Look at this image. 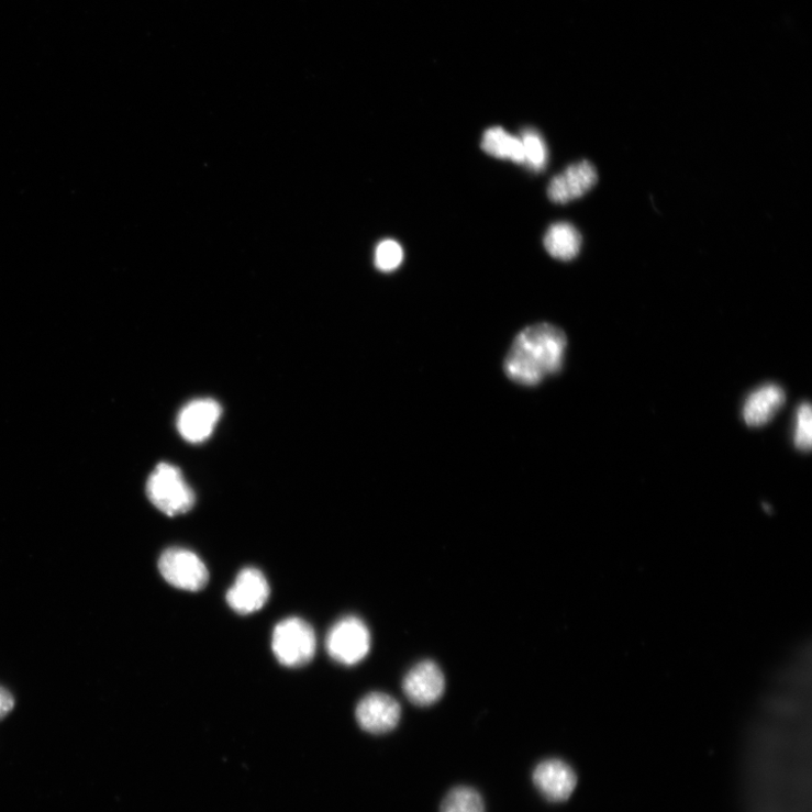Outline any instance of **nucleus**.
I'll list each match as a JSON object with an SVG mask.
<instances>
[{
  "label": "nucleus",
  "mask_w": 812,
  "mask_h": 812,
  "mask_svg": "<svg viewBox=\"0 0 812 812\" xmlns=\"http://www.w3.org/2000/svg\"><path fill=\"white\" fill-rule=\"evenodd\" d=\"M567 346V336L559 327L546 323L529 326L516 336L505 357V375L524 387H535L561 370Z\"/></svg>",
  "instance_id": "obj_1"
},
{
  "label": "nucleus",
  "mask_w": 812,
  "mask_h": 812,
  "mask_svg": "<svg viewBox=\"0 0 812 812\" xmlns=\"http://www.w3.org/2000/svg\"><path fill=\"white\" fill-rule=\"evenodd\" d=\"M146 493L151 502L169 518L186 514L196 502V496L180 469L167 463L154 469Z\"/></svg>",
  "instance_id": "obj_2"
},
{
  "label": "nucleus",
  "mask_w": 812,
  "mask_h": 812,
  "mask_svg": "<svg viewBox=\"0 0 812 812\" xmlns=\"http://www.w3.org/2000/svg\"><path fill=\"white\" fill-rule=\"evenodd\" d=\"M15 707L13 694L5 688L0 687V720L8 716Z\"/></svg>",
  "instance_id": "obj_19"
},
{
  "label": "nucleus",
  "mask_w": 812,
  "mask_h": 812,
  "mask_svg": "<svg viewBox=\"0 0 812 812\" xmlns=\"http://www.w3.org/2000/svg\"><path fill=\"white\" fill-rule=\"evenodd\" d=\"M533 781L538 791L549 801L569 799L577 786L574 769L561 759H547L535 768Z\"/></svg>",
  "instance_id": "obj_11"
},
{
  "label": "nucleus",
  "mask_w": 812,
  "mask_h": 812,
  "mask_svg": "<svg viewBox=\"0 0 812 812\" xmlns=\"http://www.w3.org/2000/svg\"><path fill=\"white\" fill-rule=\"evenodd\" d=\"M786 402V392L777 383H766L753 392L745 402L743 416L749 426H760L771 421Z\"/></svg>",
  "instance_id": "obj_12"
},
{
  "label": "nucleus",
  "mask_w": 812,
  "mask_h": 812,
  "mask_svg": "<svg viewBox=\"0 0 812 812\" xmlns=\"http://www.w3.org/2000/svg\"><path fill=\"white\" fill-rule=\"evenodd\" d=\"M221 415L222 407L215 400H194L187 404L178 416L179 434L189 443H202L215 431Z\"/></svg>",
  "instance_id": "obj_8"
},
{
  "label": "nucleus",
  "mask_w": 812,
  "mask_h": 812,
  "mask_svg": "<svg viewBox=\"0 0 812 812\" xmlns=\"http://www.w3.org/2000/svg\"><path fill=\"white\" fill-rule=\"evenodd\" d=\"M481 148L488 155L499 159H508L516 164H524V153L521 138L512 136L502 126H492L483 134Z\"/></svg>",
  "instance_id": "obj_14"
},
{
  "label": "nucleus",
  "mask_w": 812,
  "mask_h": 812,
  "mask_svg": "<svg viewBox=\"0 0 812 812\" xmlns=\"http://www.w3.org/2000/svg\"><path fill=\"white\" fill-rule=\"evenodd\" d=\"M403 691L415 705L435 704L445 691L444 674L435 663L422 661L407 674L403 680Z\"/></svg>",
  "instance_id": "obj_9"
},
{
  "label": "nucleus",
  "mask_w": 812,
  "mask_h": 812,
  "mask_svg": "<svg viewBox=\"0 0 812 812\" xmlns=\"http://www.w3.org/2000/svg\"><path fill=\"white\" fill-rule=\"evenodd\" d=\"M582 244L579 231L569 223L560 222L549 226L544 236V246L552 258L571 262L577 258Z\"/></svg>",
  "instance_id": "obj_13"
},
{
  "label": "nucleus",
  "mask_w": 812,
  "mask_h": 812,
  "mask_svg": "<svg viewBox=\"0 0 812 812\" xmlns=\"http://www.w3.org/2000/svg\"><path fill=\"white\" fill-rule=\"evenodd\" d=\"M158 570L170 586L186 591H200L209 580V572L202 560L196 553L182 547L164 550L158 560Z\"/></svg>",
  "instance_id": "obj_5"
},
{
  "label": "nucleus",
  "mask_w": 812,
  "mask_h": 812,
  "mask_svg": "<svg viewBox=\"0 0 812 812\" xmlns=\"http://www.w3.org/2000/svg\"><path fill=\"white\" fill-rule=\"evenodd\" d=\"M441 812H486L482 797L472 788L453 789L444 799Z\"/></svg>",
  "instance_id": "obj_16"
},
{
  "label": "nucleus",
  "mask_w": 812,
  "mask_h": 812,
  "mask_svg": "<svg viewBox=\"0 0 812 812\" xmlns=\"http://www.w3.org/2000/svg\"><path fill=\"white\" fill-rule=\"evenodd\" d=\"M270 587L265 575L255 568L243 569L226 594L229 605L238 614L260 611L269 600Z\"/></svg>",
  "instance_id": "obj_6"
},
{
  "label": "nucleus",
  "mask_w": 812,
  "mask_h": 812,
  "mask_svg": "<svg viewBox=\"0 0 812 812\" xmlns=\"http://www.w3.org/2000/svg\"><path fill=\"white\" fill-rule=\"evenodd\" d=\"M371 645L367 625L356 616H347L336 622L326 638V649L333 660L346 666L363 661Z\"/></svg>",
  "instance_id": "obj_4"
},
{
  "label": "nucleus",
  "mask_w": 812,
  "mask_h": 812,
  "mask_svg": "<svg viewBox=\"0 0 812 812\" xmlns=\"http://www.w3.org/2000/svg\"><path fill=\"white\" fill-rule=\"evenodd\" d=\"M356 719L363 731L374 735L387 734L397 728L401 707L388 694L371 693L359 702Z\"/></svg>",
  "instance_id": "obj_7"
},
{
  "label": "nucleus",
  "mask_w": 812,
  "mask_h": 812,
  "mask_svg": "<svg viewBox=\"0 0 812 812\" xmlns=\"http://www.w3.org/2000/svg\"><path fill=\"white\" fill-rule=\"evenodd\" d=\"M403 259V248L397 241L385 240L376 247L375 266L379 271L392 272L402 265Z\"/></svg>",
  "instance_id": "obj_17"
},
{
  "label": "nucleus",
  "mask_w": 812,
  "mask_h": 812,
  "mask_svg": "<svg viewBox=\"0 0 812 812\" xmlns=\"http://www.w3.org/2000/svg\"><path fill=\"white\" fill-rule=\"evenodd\" d=\"M796 447L804 453L810 452L812 445V413L809 403H802L797 410L796 416Z\"/></svg>",
  "instance_id": "obj_18"
},
{
  "label": "nucleus",
  "mask_w": 812,
  "mask_h": 812,
  "mask_svg": "<svg viewBox=\"0 0 812 812\" xmlns=\"http://www.w3.org/2000/svg\"><path fill=\"white\" fill-rule=\"evenodd\" d=\"M519 137L523 145V165L533 173H542L548 163V148L544 138L534 127H525Z\"/></svg>",
  "instance_id": "obj_15"
},
{
  "label": "nucleus",
  "mask_w": 812,
  "mask_h": 812,
  "mask_svg": "<svg viewBox=\"0 0 812 812\" xmlns=\"http://www.w3.org/2000/svg\"><path fill=\"white\" fill-rule=\"evenodd\" d=\"M272 650L282 666L290 668L303 667L315 656V632L302 619L290 618L283 620L274 630Z\"/></svg>",
  "instance_id": "obj_3"
},
{
  "label": "nucleus",
  "mask_w": 812,
  "mask_h": 812,
  "mask_svg": "<svg viewBox=\"0 0 812 812\" xmlns=\"http://www.w3.org/2000/svg\"><path fill=\"white\" fill-rule=\"evenodd\" d=\"M597 180V170L590 162L575 163L550 180L547 196L550 201L565 204L583 197L596 186Z\"/></svg>",
  "instance_id": "obj_10"
}]
</instances>
